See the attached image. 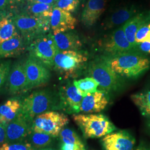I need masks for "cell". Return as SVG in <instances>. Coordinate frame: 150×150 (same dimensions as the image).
Wrapping results in <instances>:
<instances>
[{
    "instance_id": "cell-1",
    "label": "cell",
    "mask_w": 150,
    "mask_h": 150,
    "mask_svg": "<svg viewBox=\"0 0 150 150\" xmlns=\"http://www.w3.org/2000/svg\"><path fill=\"white\" fill-rule=\"evenodd\" d=\"M102 59L116 74L127 78H136L150 67V59L134 51L106 56Z\"/></svg>"
},
{
    "instance_id": "cell-2",
    "label": "cell",
    "mask_w": 150,
    "mask_h": 150,
    "mask_svg": "<svg viewBox=\"0 0 150 150\" xmlns=\"http://www.w3.org/2000/svg\"><path fill=\"white\" fill-rule=\"evenodd\" d=\"M72 118L86 139L104 137L116 129L114 125L102 114H74Z\"/></svg>"
},
{
    "instance_id": "cell-3",
    "label": "cell",
    "mask_w": 150,
    "mask_h": 150,
    "mask_svg": "<svg viewBox=\"0 0 150 150\" xmlns=\"http://www.w3.org/2000/svg\"><path fill=\"white\" fill-rule=\"evenodd\" d=\"M12 20L28 45L36 38L46 35L51 28V16L36 17L21 13L13 16Z\"/></svg>"
},
{
    "instance_id": "cell-4",
    "label": "cell",
    "mask_w": 150,
    "mask_h": 150,
    "mask_svg": "<svg viewBox=\"0 0 150 150\" xmlns=\"http://www.w3.org/2000/svg\"><path fill=\"white\" fill-rule=\"evenodd\" d=\"M88 57L80 51H59L54 59V69L64 79L78 77L85 68Z\"/></svg>"
},
{
    "instance_id": "cell-5",
    "label": "cell",
    "mask_w": 150,
    "mask_h": 150,
    "mask_svg": "<svg viewBox=\"0 0 150 150\" xmlns=\"http://www.w3.org/2000/svg\"><path fill=\"white\" fill-rule=\"evenodd\" d=\"M54 93L48 90L33 91L22 102V113L32 122L38 115L55 108L57 103Z\"/></svg>"
},
{
    "instance_id": "cell-6",
    "label": "cell",
    "mask_w": 150,
    "mask_h": 150,
    "mask_svg": "<svg viewBox=\"0 0 150 150\" xmlns=\"http://www.w3.org/2000/svg\"><path fill=\"white\" fill-rule=\"evenodd\" d=\"M27 50L30 56L38 59L50 69L54 67V57L59 51L52 33L42 35L30 43Z\"/></svg>"
},
{
    "instance_id": "cell-7",
    "label": "cell",
    "mask_w": 150,
    "mask_h": 150,
    "mask_svg": "<svg viewBox=\"0 0 150 150\" xmlns=\"http://www.w3.org/2000/svg\"><path fill=\"white\" fill-rule=\"evenodd\" d=\"M69 121L68 117L64 113L50 111L40 114L34 118L31 131L56 137L59 136L64 126L69 123Z\"/></svg>"
},
{
    "instance_id": "cell-8",
    "label": "cell",
    "mask_w": 150,
    "mask_h": 150,
    "mask_svg": "<svg viewBox=\"0 0 150 150\" xmlns=\"http://www.w3.org/2000/svg\"><path fill=\"white\" fill-rule=\"evenodd\" d=\"M88 74L98 83L102 91L108 92L116 90L120 85L118 75L102 59L91 62Z\"/></svg>"
},
{
    "instance_id": "cell-9",
    "label": "cell",
    "mask_w": 150,
    "mask_h": 150,
    "mask_svg": "<svg viewBox=\"0 0 150 150\" xmlns=\"http://www.w3.org/2000/svg\"><path fill=\"white\" fill-rule=\"evenodd\" d=\"M27 79L26 91L46 83L51 77V74L42 63L31 56L24 62Z\"/></svg>"
},
{
    "instance_id": "cell-10",
    "label": "cell",
    "mask_w": 150,
    "mask_h": 150,
    "mask_svg": "<svg viewBox=\"0 0 150 150\" xmlns=\"http://www.w3.org/2000/svg\"><path fill=\"white\" fill-rule=\"evenodd\" d=\"M59 107L69 114L80 112L83 97L77 91L73 82H69L61 87L59 91Z\"/></svg>"
},
{
    "instance_id": "cell-11",
    "label": "cell",
    "mask_w": 150,
    "mask_h": 150,
    "mask_svg": "<svg viewBox=\"0 0 150 150\" xmlns=\"http://www.w3.org/2000/svg\"><path fill=\"white\" fill-rule=\"evenodd\" d=\"M31 126L32 122L20 112L16 118L6 126V142H24L31 132Z\"/></svg>"
},
{
    "instance_id": "cell-12",
    "label": "cell",
    "mask_w": 150,
    "mask_h": 150,
    "mask_svg": "<svg viewBox=\"0 0 150 150\" xmlns=\"http://www.w3.org/2000/svg\"><path fill=\"white\" fill-rule=\"evenodd\" d=\"M101 142L105 150H133L136 141L127 131L121 130L106 135Z\"/></svg>"
},
{
    "instance_id": "cell-13",
    "label": "cell",
    "mask_w": 150,
    "mask_h": 150,
    "mask_svg": "<svg viewBox=\"0 0 150 150\" xmlns=\"http://www.w3.org/2000/svg\"><path fill=\"white\" fill-rule=\"evenodd\" d=\"M134 49L125 36L123 26L115 30L104 44V50L107 56L133 51Z\"/></svg>"
},
{
    "instance_id": "cell-14",
    "label": "cell",
    "mask_w": 150,
    "mask_h": 150,
    "mask_svg": "<svg viewBox=\"0 0 150 150\" xmlns=\"http://www.w3.org/2000/svg\"><path fill=\"white\" fill-rule=\"evenodd\" d=\"M7 85L8 91L12 94L26 91L27 76L23 62H17L12 66L7 79Z\"/></svg>"
},
{
    "instance_id": "cell-15",
    "label": "cell",
    "mask_w": 150,
    "mask_h": 150,
    "mask_svg": "<svg viewBox=\"0 0 150 150\" xmlns=\"http://www.w3.org/2000/svg\"><path fill=\"white\" fill-rule=\"evenodd\" d=\"M109 98L105 91L98 90L89 93L83 97L80 112L90 114L100 112L106 107Z\"/></svg>"
},
{
    "instance_id": "cell-16",
    "label": "cell",
    "mask_w": 150,
    "mask_h": 150,
    "mask_svg": "<svg viewBox=\"0 0 150 150\" xmlns=\"http://www.w3.org/2000/svg\"><path fill=\"white\" fill-rule=\"evenodd\" d=\"M77 23V20L68 11L54 7L51 16V28L53 33L73 30Z\"/></svg>"
},
{
    "instance_id": "cell-17",
    "label": "cell",
    "mask_w": 150,
    "mask_h": 150,
    "mask_svg": "<svg viewBox=\"0 0 150 150\" xmlns=\"http://www.w3.org/2000/svg\"><path fill=\"white\" fill-rule=\"evenodd\" d=\"M106 0H87L81 15V22L87 27L94 25L105 10Z\"/></svg>"
},
{
    "instance_id": "cell-18",
    "label": "cell",
    "mask_w": 150,
    "mask_h": 150,
    "mask_svg": "<svg viewBox=\"0 0 150 150\" xmlns=\"http://www.w3.org/2000/svg\"><path fill=\"white\" fill-rule=\"evenodd\" d=\"M28 45L21 35L0 44V59L15 57L27 50Z\"/></svg>"
},
{
    "instance_id": "cell-19",
    "label": "cell",
    "mask_w": 150,
    "mask_h": 150,
    "mask_svg": "<svg viewBox=\"0 0 150 150\" xmlns=\"http://www.w3.org/2000/svg\"><path fill=\"white\" fill-rule=\"evenodd\" d=\"M52 33L59 51H80L82 47L80 38L72 30Z\"/></svg>"
},
{
    "instance_id": "cell-20",
    "label": "cell",
    "mask_w": 150,
    "mask_h": 150,
    "mask_svg": "<svg viewBox=\"0 0 150 150\" xmlns=\"http://www.w3.org/2000/svg\"><path fill=\"white\" fill-rule=\"evenodd\" d=\"M22 102L17 98H11L0 105V123L7 126L21 112Z\"/></svg>"
},
{
    "instance_id": "cell-21",
    "label": "cell",
    "mask_w": 150,
    "mask_h": 150,
    "mask_svg": "<svg viewBox=\"0 0 150 150\" xmlns=\"http://www.w3.org/2000/svg\"><path fill=\"white\" fill-rule=\"evenodd\" d=\"M145 23H146V19L145 16L142 14H138L134 16L123 25L125 36L134 48L137 47V44L135 41L136 32Z\"/></svg>"
},
{
    "instance_id": "cell-22",
    "label": "cell",
    "mask_w": 150,
    "mask_h": 150,
    "mask_svg": "<svg viewBox=\"0 0 150 150\" xmlns=\"http://www.w3.org/2000/svg\"><path fill=\"white\" fill-rule=\"evenodd\" d=\"M135 12L136 11L133 7H125L117 10L106 22L105 28L111 29L125 23L134 17Z\"/></svg>"
},
{
    "instance_id": "cell-23",
    "label": "cell",
    "mask_w": 150,
    "mask_h": 150,
    "mask_svg": "<svg viewBox=\"0 0 150 150\" xmlns=\"http://www.w3.org/2000/svg\"><path fill=\"white\" fill-rule=\"evenodd\" d=\"M11 13H6L0 22V44L20 35L12 20Z\"/></svg>"
},
{
    "instance_id": "cell-24",
    "label": "cell",
    "mask_w": 150,
    "mask_h": 150,
    "mask_svg": "<svg viewBox=\"0 0 150 150\" xmlns=\"http://www.w3.org/2000/svg\"><path fill=\"white\" fill-rule=\"evenodd\" d=\"M74 85L82 96L85 97L88 94L97 91L99 86L98 83L92 77H86L73 81Z\"/></svg>"
},
{
    "instance_id": "cell-25",
    "label": "cell",
    "mask_w": 150,
    "mask_h": 150,
    "mask_svg": "<svg viewBox=\"0 0 150 150\" xmlns=\"http://www.w3.org/2000/svg\"><path fill=\"white\" fill-rule=\"evenodd\" d=\"M131 99L143 115L150 117V91L133 95Z\"/></svg>"
},
{
    "instance_id": "cell-26",
    "label": "cell",
    "mask_w": 150,
    "mask_h": 150,
    "mask_svg": "<svg viewBox=\"0 0 150 150\" xmlns=\"http://www.w3.org/2000/svg\"><path fill=\"white\" fill-rule=\"evenodd\" d=\"M54 7V5L40 3L28 4L26 11L27 14L36 17L51 16Z\"/></svg>"
},
{
    "instance_id": "cell-27",
    "label": "cell",
    "mask_w": 150,
    "mask_h": 150,
    "mask_svg": "<svg viewBox=\"0 0 150 150\" xmlns=\"http://www.w3.org/2000/svg\"><path fill=\"white\" fill-rule=\"evenodd\" d=\"M52 137L44 133L32 131L29 134L30 144L34 149H42L50 145L52 141Z\"/></svg>"
},
{
    "instance_id": "cell-28",
    "label": "cell",
    "mask_w": 150,
    "mask_h": 150,
    "mask_svg": "<svg viewBox=\"0 0 150 150\" xmlns=\"http://www.w3.org/2000/svg\"><path fill=\"white\" fill-rule=\"evenodd\" d=\"M59 136L61 143L84 145L78 134L71 129L68 128L63 129L61 131Z\"/></svg>"
},
{
    "instance_id": "cell-29",
    "label": "cell",
    "mask_w": 150,
    "mask_h": 150,
    "mask_svg": "<svg viewBox=\"0 0 150 150\" xmlns=\"http://www.w3.org/2000/svg\"><path fill=\"white\" fill-rule=\"evenodd\" d=\"M79 4L80 0H57L54 7L69 12H73L77 8Z\"/></svg>"
},
{
    "instance_id": "cell-30",
    "label": "cell",
    "mask_w": 150,
    "mask_h": 150,
    "mask_svg": "<svg viewBox=\"0 0 150 150\" xmlns=\"http://www.w3.org/2000/svg\"><path fill=\"white\" fill-rule=\"evenodd\" d=\"M0 150H35L28 142H6L0 146Z\"/></svg>"
},
{
    "instance_id": "cell-31",
    "label": "cell",
    "mask_w": 150,
    "mask_h": 150,
    "mask_svg": "<svg viewBox=\"0 0 150 150\" xmlns=\"http://www.w3.org/2000/svg\"><path fill=\"white\" fill-rule=\"evenodd\" d=\"M11 69V61L0 62V90L7 81Z\"/></svg>"
},
{
    "instance_id": "cell-32",
    "label": "cell",
    "mask_w": 150,
    "mask_h": 150,
    "mask_svg": "<svg viewBox=\"0 0 150 150\" xmlns=\"http://www.w3.org/2000/svg\"><path fill=\"white\" fill-rule=\"evenodd\" d=\"M149 35V23H145L139 28L136 34L135 41L137 44L147 41Z\"/></svg>"
},
{
    "instance_id": "cell-33",
    "label": "cell",
    "mask_w": 150,
    "mask_h": 150,
    "mask_svg": "<svg viewBox=\"0 0 150 150\" xmlns=\"http://www.w3.org/2000/svg\"><path fill=\"white\" fill-rule=\"evenodd\" d=\"M60 150H86L85 145H77L61 143Z\"/></svg>"
},
{
    "instance_id": "cell-34",
    "label": "cell",
    "mask_w": 150,
    "mask_h": 150,
    "mask_svg": "<svg viewBox=\"0 0 150 150\" xmlns=\"http://www.w3.org/2000/svg\"><path fill=\"white\" fill-rule=\"evenodd\" d=\"M139 48L143 52L150 54V41H145L137 44Z\"/></svg>"
},
{
    "instance_id": "cell-35",
    "label": "cell",
    "mask_w": 150,
    "mask_h": 150,
    "mask_svg": "<svg viewBox=\"0 0 150 150\" xmlns=\"http://www.w3.org/2000/svg\"><path fill=\"white\" fill-rule=\"evenodd\" d=\"M6 126L0 123V146L6 142Z\"/></svg>"
},
{
    "instance_id": "cell-36",
    "label": "cell",
    "mask_w": 150,
    "mask_h": 150,
    "mask_svg": "<svg viewBox=\"0 0 150 150\" xmlns=\"http://www.w3.org/2000/svg\"><path fill=\"white\" fill-rule=\"evenodd\" d=\"M56 0H27L28 4H45L48 5H54Z\"/></svg>"
},
{
    "instance_id": "cell-37",
    "label": "cell",
    "mask_w": 150,
    "mask_h": 150,
    "mask_svg": "<svg viewBox=\"0 0 150 150\" xmlns=\"http://www.w3.org/2000/svg\"><path fill=\"white\" fill-rule=\"evenodd\" d=\"M9 5H10V0H0V11H5Z\"/></svg>"
},
{
    "instance_id": "cell-38",
    "label": "cell",
    "mask_w": 150,
    "mask_h": 150,
    "mask_svg": "<svg viewBox=\"0 0 150 150\" xmlns=\"http://www.w3.org/2000/svg\"><path fill=\"white\" fill-rule=\"evenodd\" d=\"M11 5H16L21 4L23 0H10Z\"/></svg>"
},
{
    "instance_id": "cell-39",
    "label": "cell",
    "mask_w": 150,
    "mask_h": 150,
    "mask_svg": "<svg viewBox=\"0 0 150 150\" xmlns=\"http://www.w3.org/2000/svg\"><path fill=\"white\" fill-rule=\"evenodd\" d=\"M6 14V11H0V22L1 20L2 19V18L5 16V15Z\"/></svg>"
},
{
    "instance_id": "cell-40",
    "label": "cell",
    "mask_w": 150,
    "mask_h": 150,
    "mask_svg": "<svg viewBox=\"0 0 150 150\" xmlns=\"http://www.w3.org/2000/svg\"><path fill=\"white\" fill-rule=\"evenodd\" d=\"M56 150L55 149H50V148H44V149H40V150Z\"/></svg>"
},
{
    "instance_id": "cell-41",
    "label": "cell",
    "mask_w": 150,
    "mask_h": 150,
    "mask_svg": "<svg viewBox=\"0 0 150 150\" xmlns=\"http://www.w3.org/2000/svg\"><path fill=\"white\" fill-rule=\"evenodd\" d=\"M149 38H148V41H150V23H149Z\"/></svg>"
},
{
    "instance_id": "cell-42",
    "label": "cell",
    "mask_w": 150,
    "mask_h": 150,
    "mask_svg": "<svg viewBox=\"0 0 150 150\" xmlns=\"http://www.w3.org/2000/svg\"><path fill=\"white\" fill-rule=\"evenodd\" d=\"M148 125H149V127L150 129V117H149V123H148Z\"/></svg>"
},
{
    "instance_id": "cell-43",
    "label": "cell",
    "mask_w": 150,
    "mask_h": 150,
    "mask_svg": "<svg viewBox=\"0 0 150 150\" xmlns=\"http://www.w3.org/2000/svg\"><path fill=\"white\" fill-rule=\"evenodd\" d=\"M136 150H145V149H136Z\"/></svg>"
},
{
    "instance_id": "cell-44",
    "label": "cell",
    "mask_w": 150,
    "mask_h": 150,
    "mask_svg": "<svg viewBox=\"0 0 150 150\" xmlns=\"http://www.w3.org/2000/svg\"></svg>"
},
{
    "instance_id": "cell-45",
    "label": "cell",
    "mask_w": 150,
    "mask_h": 150,
    "mask_svg": "<svg viewBox=\"0 0 150 150\" xmlns=\"http://www.w3.org/2000/svg\"><path fill=\"white\" fill-rule=\"evenodd\" d=\"M56 1H57V0H56Z\"/></svg>"
}]
</instances>
